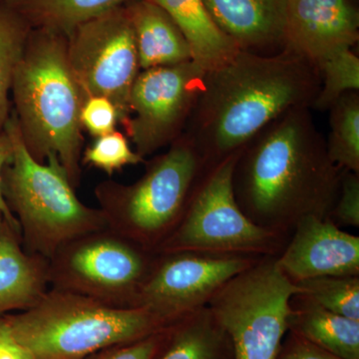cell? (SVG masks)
<instances>
[{
	"label": "cell",
	"instance_id": "obj_12",
	"mask_svg": "<svg viewBox=\"0 0 359 359\" xmlns=\"http://www.w3.org/2000/svg\"><path fill=\"white\" fill-rule=\"evenodd\" d=\"M259 257L179 252L157 255L134 308L147 309L169 325L205 308L212 295Z\"/></svg>",
	"mask_w": 359,
	"mask_h": 359
},
{
	"label": "cell",
	"instance_id": "obj_13",
	"mask_svg": "<svg viewBox=\"0 0 359 359\" xmlns=\"http://www.w3.org/2000/svg\"><path fill=\"white\" fill-rule=\"evenodd\" d=\"M278 263L294 283L359 276V237L342 231L330 218L308 216L294 226Z\"/></svg>",
	"mask_w": 359,
	"mask_h": 359
},
{
	"label": "cell",
	"instance_id": "obj_19",
	"mask_svg": "<svg viewBox=\"0 0 359 359\" xmlns=\"http://www.w3.org/2000/svg\"><path fill=\"white\" fill-rule=\"evenodd\" d=\"M290 332L344 359H359V320L320 308L297 294L292 299Z\"/></svg>",
	"mask_w": 359,
	"mask_h": 359
},
{
	"label": "cell",
	"instance_id": "obj_29",
	"mask_svg": "<svg viewBox=\"0 0 359 359\" xmlns=\"http://www.w3.org/2000/svg\"><path fill=\"white\" fill-rule=\"evenodd\" d=\"M169 327L137 341L101 349L84 359H154L166 341Z\"/></svg>",
	"mask_w": 359,
	"mask_h": 359
},
{
	"label": "cell",
	"instance_id": "obj_11",
	"mask_svg": "<svg viewBox=\"0 0 359 359\" xmlns=\"http://www.w3.org/2000/svg\"><path fill=\"white\" fill-rule=\"evenodd\" d=\"M205 73L193 60L140 71L123 125L142 158L181 137L202 91Z\"/></svg>",
	"mask_w": 359,
	"mask_h": 359
},
{
	"label": "cell",
	"instance_id": "obj_2",
	"mask_svg": "<svg viewBox=\"0 0 359 359\" xmlns=\"http://www.w3.org/2000/svg\"><path fill=\"white\" fill-rule=\"evenodd\" d=\"M320 75L304 56L240 50L207 71L184 135L207 166L235 154L269 123L294 108H313Z\"/></svg>",
	"mask_w": 359,
	"mask_h": 359
},
{
	"label": "cell",
	"instance_id": "obj_25",
	"mask_svg": "<svg viewBox=\"0 0 359 359\" xmlns=\"http://www.w3.org/2000/svg\"><path fill=\"white\" fill-rule=\"evenodd\" d=\"M320 75V89L313 108L325 111L348 92L359 91V59L353 49H344L316 65Z\"/></svg>",
	"mask_w": 359,
	"mask_h": 359
},
{
	"label": "cell",
	"instance_id": "obj_16",
	"mask_svg": "<svg viewBox=\"0 0 359 359\" xmlns=\"http://www.w3.org/2000/svg\"><path fill=\"white\" fill-rule=\"evenodd\" d=\"M50 285L49 261L26 252L21 236L0 226V316L32 308Z\"/></svg>",
	"mask_w": 359,
	"mask_h": 359
},
{
	"label": "cell",
	"instance_id": "obj_6",
	"mask_svg": "<svg viewBox=\"0 0 359 359\" xmlns=\"http://www.w3.org/2000/svg\"><path fill=\"white\" fill-rule=\"evenodd\" d=\"M205 161L181 136L131 186L99 193L107 228L156 254L184 216Z\"/></svg>",
	"mask_w": 359,
	"mask_h": 359
},
{
	"label": "cell",
	"instance_id": "obj_21",
	"mask_svg": "<svg viewBox=\"0 0 359 359\" xmlns=\"http://www.w3.org/2000/svg\"><path fill=\"white\" fill-rule=\"evenodd\" d=\"M32 28L68 35L77 26L135 0H6Z\"/></svg>",
	"mask_w": 359,
	"mask_h": 359
},
{
	"label": "cell",
	"instance_id": "obj_26",
	"mask_svg": "<svg viewBox=\"0 0 359 359\" xmlns=\"http://www.w3.org/2000/svg\"><path fill=\"white\" fill-rule=\"evenodd\" d=\"M85 164L102 170L112 175L127 165H136L143 162V158L134 152L129 146L126 137L118 131L97 137L85 152Z\"/></svg>",
	"mask_w": 359,
	"mask_h": 359
},
{
	"label": "cell",
	"instance_id": "obj_9",
	"mask_svg": "<svg viewBox=\"0 0 359 359\" xmlns=\"http://www.w3.org/2000/svg\"><path fill=\"white\" fill-rule=\"evenodd\" d=\"M156 259L154 252L104 229L63 245L49 261V280L51 289L134 308Z\"/></svg>",
	"mask_w": 359,
	"mask_h": 359
},
{
	"label": "cell",
	"instance_id": "obj_24",
	"mask_svg": "<svg viewBox=\"0 0 359 359\" xmlns=\"http://www.w3.org/2000/svg\"><path fill=\"white\" fill-rule=\"evenodd\" d=\"M320 308L359 320V276H320L295 283Z\"/></svg>",
	"mask_w": 359,
	"mask_h": 359
},
{
	"label": "cell",
	"instance_id": "obj_31",
	"mask_svg": "<svg viewBox=\"0 0 359 359\" xmlns=\"http://www.w3.org/2000/svg\"><path fill=\"white\" fill-rule=\"evenodd\" d=\"M13 157V144L11 136L6 129L0 132V214L4 217V222L11 229L21 236L20 226L18 219L14 217L13 212L7 205L2 193V172L4 168L11 162Z\"/></svg>",
	"mask_w": 359,
	"mask_h": 359
},
{
	"label": "cell",
	"instance_id": "obj_27",
	"mask_svg": "<svg viewBox=\"0 0 359 359\" xmlns=\"http://www.w3.org/2000/svg\"><path fill=\"white\" fill-rule=\"evenodd\" d=\"M80 125L95 137L115 131L120 122L119 113L114 104L103 96H90L84 99L80 110Z\"/></svg>",
	"mask_w": 359,
	"mask_h": 359
},
{
	"label": "cell",
	"instance_id": "obj_8",
	"mask_svg": "<svg viewBox=\"0 0 359 359\" xmlns=\"http://www.w3.org/2000/svg\"><path fill=\"white\" fill-rule=\"evenodd\" d=\"M302 292L278 256L263 257L224 283L207 306L230 337L235 359H276L289 332L292 297Z\"/></svg>",
	"mask_w": 359,
	"mask_h": 359
},
{
	"label": "cell",
	"instance_id": "obj_5",
	"mask_svg": "<svg viewBox=\"0 0 359 359\" xmlns=\"http://www.w3.org/2000/svg\"><path fill=\"white\" fill-rule=\"evenodd\" d=\"M4 129L13 144V157L2 172V193L20 223L26 252L50 261L63 245L107 229L101 210L84 205L69 177L54 156L46 164L26 148L15 114Z\"/></svg>",
	"mask_w": 359,
	"mask_h": 359
},
{
	"label": "cell",
	"instance_id": "obj_14",
	"mask_svg": "<svg viewBox=\"0 0 359 359\" xmlns=\"http://www.w3.org/2000/svg\"><path fill=\"white\" fill-rule=\"evenodd\" d=\"M359 37V14L348 0H287L285 49L314 66Z\"/></svg>",
	"mask_w": 359,
	"mask_h": 359
},
{
	"label": "cell",
	"instance_id": "obj_28",
	"mask_svg": "<svg viewBox=\"0 0 359 359\" xmlns=\"http://www.w3.org/2000/svg\"><path fill=\"white\" fill-rule=\"evenodd\" d=\"M330 219L339 226L359 228V174L341 170L339 196Z\"/></svg>",
	"mask_w": 359,
	"mask_h": 359
},
{
	"label": "cell",
	"instance_id": "obj_20",
	"mask_svg": "<svg viewBox=\"0 0 359 359\" xmlns=\"http://www.w3.org/2000/svg\"><path fill=\"white\" fill-rule=\"evenodd\" d=\"M154 359H235L229 335L208 306L187 314L168 330Z\"/></svg>",
	"mask_w": 359,
	"mask_h": 359
},
{
	"label": "cell",
	"instance_id": "obj_22",
	"mask_svg": "<svg viewBox=\"0 0 359 359\" xmlns=\"http://www.w3.org/2000/svg\"><path fill=\"white\" fill-rule=\"evenodd\" d=\"M328 110V156L340 170L359 174V91L339 97Z\"/></svg>",
	"mask_w": 359,
	"mask_h": 359
},
{
	"label": "cell",
	"instance_id": "obj_1",
	"mask_svg": "<svg viewBox=\"0 0 359 359\" xmlns=\"http://www.w3.org/2000/svg\"><path fill=\"white\" fill-rule=\"evenodd\" d=\"M311 108L278 116L238 152L235 199L257 226L290 237L302 219H328L341 170L330 160Z\"/></svg>",
	"mask_w": 359,
	"mask_h": 359
},
{
	"label": "cell",
	"instance_id": "obj_33",
	"mask_svg": "<svg viewBox=\"0 0 359 359\" xmlns=\"http://www.w3.org/2000/svg\"><path fill=\"white\" fill-rule=\"evenodd\" d=\"M4 217H2V215L0 214V226H1V224L4 223Z\"/></svg>",
	"mask_w": 359,
	"mask_h": 359
},
{
	"label": "cell",
	"instance_id": "obj_15",
	"mask_svg": "<svg viewBox=\"0 0 359 359\" xmlns=\"http://www.w3.org/2000/svg\"><path fill=\"white\" fill-rule=\"evenodd\" d=\"M219 29L238 49L271 55L285 49L287 0H203Z\"/></svg>",
	"mask_w": 359,
	"mask_h": 359
},
{
	"label": "cell",
	"instance_id": "obj_7",
	"mask_svg": "<svg viewBox=\"0 0 359 359\" xmlns=\"http://www.w3.org/2000/svg\"><path fill=\"white\" fill-rule=\"evenodd\" d=\"M238 152L205 167L184 216L156 255L192 252L263 257L282 252L290 237L252 223L235 199L233 172Z\"/></svg>",
	"mask_w": 359,
	"mask_h": 359
},
{
	"label": "cell",
	"instance_id": "obj_17",
	"mask_svg": "<svg viewBox=\"0 0 359 359\" xmlns=\"http://www.w3.org/2000/svg\"><path fill=\"white\" fill-rule=\"evenodd\" d=\"M141 70L193 60L190 45L169 14L150 0L126 4Z\"/></svg>",
	"mask_w": 359,
	"mask_h": 359
},
{
	"label": "cell",
	"instance_id": "obj_3",
	"mask_svg": "<svg viewBox=\"0 0 359 359\" xmlns=\"http://www.w3.org/2000/svg\"><path fill=\"white\" fill-rule=\"evenodd\" d=\"M14 112L35 160L57 158L72 185L79 179L84 98L67 56V35L32 28L14 74Z\"/></svg>",
	"mask_w": 359,
	"mask_h": 359
},
{
	"label": "cell",
	"instance_id": "obj_32",
	"mask_svg": "<svg viewBox=\"0 0 359 359\" xmlns=\"http://www.w3.org/2000/svg\"><path fill=\"white\" fill-rule=\"evenodd\" d=\"M0 359H36L15 339L6 316H0Z\"/></svg>",
	"mask_w": 359,
	"mask_h": 359
},
{
	"label": "cell",
	"instance_id": "obj_18",
	"mask_svg": "<svg viewBox=\"0 0 359 359\" xmlns=\"http://www.w3.org/2000/svg\"><path fill=\"white\" fill-rule=\"evenodd\" d=\"M169 14L190 45L196 65L207 71L231 60L237 44L216 25L203 0H150Z\"/></svg>",
	"mask_w": 359,
	"mask_h": 359
},
{
	"label": "cell",
	"instance_id": "obj_10",
	"mask_svg": "<svg viewBox=\"0 0 359 359\" xmlns=\"http://www.w3.org/2000/svg\"><path fill=\"white\" fill-rule=\"evenodd\" d=\"M68 61L83 98L103 96L114 104L120 123L129 117V98L140 73L126 6L116 7L67 35Z\"/></svg>",
	"mask_w": 359,
	"mask_h": 359
},
{
	"label": "cell",
	"instance_id": "obj_30",
	"mask_svg": "<svg viewBox=\"0 0 359 359\" xmlns=\"http://www.w3.org/2000/svg\"><path fill=\"white\" fill-rule=\"evenodd\" d=\"M276 359H344L314 346L294 332H287Z\"/></svg>",
	"mask_w": 359,
	"mask_h": 359
},
{
	"label": "cell",
	"instance_id": "obj_4",
	"mask_svg": "<svg viewBox=\"0 0 359 359\" xmlns=\"http://www.w3.org/2000/svg\"><path fill=\"white\" fill-rule=\"evenodd\" d=\"M6 318L15 339L36 359H84L173 325L145 309L110 306L56 289L47 290L32 308L6 314Z\"/></svg>",
	"mask_w": 359,
	"mask_h": 359
},
{
	"label": "cell",
	"instance_id": "obj_23",
	"mask_svg": "<svg viewBox=\"0 0 359 359\" xmlns=\"http://www.w3.org/2000/svg\"><path fill=\"white\" fill-rule=\"evenodd\" d=\"M32 28L6 0H0V132L9 117L14 74Z\"/></svg>",
	"mask_w": 359,
	"mask_h": 359
}]
</instances>
